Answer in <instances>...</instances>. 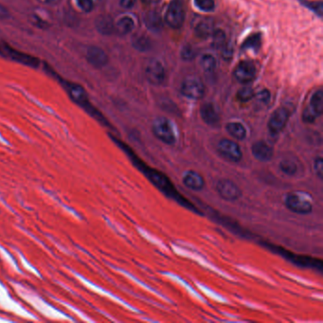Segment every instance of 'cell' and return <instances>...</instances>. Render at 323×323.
<instances>
[{
  "instance_id": "obj_5",
  "label": "cell",
  "mask_w": 323,
  "mask_h": 323,
  "mask_svg": "<svg viewBox=\"0 0 323 323\" xmlns=\"http://www.w3.org/2000/svg\"><path fill=\"white\" fill-rule=\"evenodd\" d=\"M185 8L182 0H171L165 14V21L168 26L178 30L183 26Z\"/></svg>"
},
{
  "instance_id": "obj_23",
  "label": "cell",
  "mask_w": 323,
  "mask_h": 323,
  "mask_svg": "<svg viewBox=\"0 0 323 323\" xmlns=\"http://www.w3.org/2000/svg\"><path fill=\"white\" fill-rule=\"evenodd\" d=\"M309 108L313 112L317 115V117H320L323 113V92L321 89L317 90L313 94L310 100V106Z\"/></svg>"
},
{
  "instance_id": "obj_14",
  "label": "cell",
  "mask_w": 323,
  "mask_h": 323,
  "mask_svg": "<svg viewBox=\"0 0 323 323\" xmlns=\"http://www.w3.org/2000/svg\"><path fill=\"white\" fill-rule=\"evenodd\" d=\"M4 47L8 53V56L11 59L14 60V61L18 62L20 64H23L25 66H32L34 68H36L39 66L40 61L36 57H33V56H31L26 53H20L18 51L14 49L12 46H8V45H5Z\"/></svg>"
},
{
  "instance_id": "obj_31",
  "label": "cell",
  "mask_w": 323,
  "mask_h": 323,
  "mask_svg": "<svg viewBox=\"0 0 323 323\" xmlns=\"http://www.w3.org/2000/svg\"><path fill=\"white\" fill-rule=\"evenodd\" d=\"M195 51L191 45H186L181 49V57L185 61H191L195 58Z\"/></svg>"
},
{
  "instance_id": "obj_8",
  "label": "cell",
  "mask_w": 323,
  "mask_h": 323,
  "mask_svg": "<svg viewBox=\"0 0 323 323\" xmlns=\"http://www.w3.org/2000/svg\"><path fill=\"white\" fill-rule=\"evenodd\" d=\"M180 90L183 96L191 100L202 99L205 95L203 83L195 77H189L185 79Z\"/></svg>"
},
{
  "instance_id": "obj_2",
  "label": "cell",
  "mask_w": 323,
  "mask_h": 323,
  "mask_svg": "<svg viewBox=\"0 0 323 323\" xmlns=\"http://www.w3.org/2000/svg\"><path fill=\"white\" fill-rule=\"evenodd\" d=\"M284 205L289 211L301 215L309 214L313 211L310 194L304 191H292L284 198Z\"/></svg>"
},
{
  "instance_id": "obj_25",
  "label": "cell",
  "mask_w": 323,
  "mask_h": 323,
  "mask_svg": "<svg viewBox=\"0 0 323 323\" xmlns=\"http://www.w3.org/2000/svg\"><path fill=\"white\" fill-rule=\"evenodd\" d=\"M132 45L139 52H147L151 48V46H152L151 41L144 34L136 35L133 38Z\"/></svg>"
},
{
  "instance_id": "obj_24",
  "label": "cell",
  "mask_w": 323,
  "mask_h": 323,
  "mask_svg": "<svg viewBox=\"0 0 323 323\" xmlns=\"http://www.w3.org/2000/svg\"><path fill=\"white\" fill-rule=\"evenodd\" d=\"M262 46V35L261 33H253L244 40L242 49H252L254 52H258Z\"/></svg>"
},
{
  "instance_id": "obj_7",
  "label": "cell",
  "mask_w": 323,
  "mask_h": 323,
  "mask_svg": "<svg viewBox=\"0 0 323 323\" xmlns=\"http://www.w3.org/2000/svg\"><path fill=\"white\" fill-rule=\"evenodd\" d=\"M216 191L219 196L226 201L233 202L242 196V191L235 182L231 179L223 178L216 183Z\"/></svg>"
},
{
  "instance_id": "obj_1",
  "label": "cell",
  "mask_w": 323,
  "mask_h": 323,
  "mask_svg": "<svg viewBox=\"0 0 323 323\" xmlns=\"http://www.w3.org/2000/svg\"><path fill=\"white\" fill-rule=\"evenodd\" d=\"M123 148H125L126 152L129 154V156L132 159L134 164L136 165L139 170L141 171V172L144 173L146 178H148L159 190L162 191L165 195H167L168 197L176 200L178 204L183 206V207L187 208L190 211H193V212H195L197 214H203V212L199 211L194 205L191 203V201H189L187 198H185L183 195H181V193L176 189V187L171 183V180L167 178L163 172L147 166L142 160H140L136 156L135 153L130 151V148L128 146L123 145Z\"/></svg>"
},
{
  "instance_id": "obj_37",
  "label": "cell",
  "mask_w": 323,
  "mask_h": 323,
  "mask_svg": "<svg viewBox=\"0 0 323 323\" xmlns=\"http://www.w3.org/2000/svg\"><path fill=\"white\" fill-rule=\"evenodd\" d=\"M136 4V0H119V5L125 9H131Z\"/></svg>"
},
{
  "instance_id": "obj_20",
  "label": "cell",
  "mask_w": 323,
  "mask_h": 323,
  "mask_svg": "<svg viewBox=\"0 0 323 323\" xmlns=\"http://www.w3.org/2000/svg\"><path fill=\"white\" fill-rule=\"evenodd\" d=\"M226 129L231 137L235 139L243 140L246 138V135H247L246 129H245L244 125H242L241 122H238V121L229 122L226 126Z\"/></svg>"
},
{
  "instance_id": "obj_33",
  "label": "cell",
  "mask_w": 323,
  "mask_h": 323,
  "mask_svg": "<svg viewBox=\"0 0 323 323\" xmlns=\"http://www.w3.org/2000/svg\"><path fill=\"white\" fill-rule=\"evenodd\" d=\"M317 118H318V117L311 110L309 106L304 109V113H303V120H304V122L312 123V122H314L317 119Z\"/></svg>"
},
{
  "instance_id": "obj_4",
  "label": "cell",
  "mask_w": 323,
  "mask_h": 323,
  "mask_svg": "<svg viewBox=\"0 0 323 323\" xmlns=\"http://www.w3.org/2000/svg\"><path fill=\"white\" fill-rule=\"evenodd\" d=\"M154 136L165 144L171 145L177 141L175 128L171 121L164 117H159L154 121L152 126Z\"/></svg>"
},
{
  "instance_id": "obj_16",
  "label": "cell",
  "mask_w": 323,
  "mask_h": 323,
  "mask_svg": "<svg viewBox=\"0 0 323 323\" xmlns=\"http://www.w3.org/2000/svg\"><path fill=\"white\" fill-rule=\"evenodd\" d=\"M182 182L191 191H201L205 187V179L197 171H186L182 178Z\"/></svg>"
},
{
  "instance_id": "obj_27",
  "label": "cell",
  "mask_w": 323,
  "mask_h": 323,
  "mask_svg": "<svg viewBox=\"0 0 323 323\" xmlns=\"http://www.w3.org/2000/svg\"><path fill=\"white\" fill-rule=\"evenodd\" d=\"M280 170L284 172L286 176H294L297 171V165L294 160L286 159H283L280 162Z\"/></svg>"
},
{
  "instance_id": "obj_10",
  "label": "cell",
  "mask_w": 323,
  "mask_h": 323,
  "mask_svg": "<svg viewBox=\"0 0 323 323\" xmlns=\"http://www.w3.org/2000/svg\"><path fill=\"white\" fill-rule=\"evenodd\" d=\"M146 78L154 86H159L164 83L166 71L164 66L159 60L153 59L148 63L145 69Z\"/></svg>"
},
{
  "instance_id": "obj_15",
  "label": "cell",
  "mask_w": 323,
  "mask_h": 323,
  "mask_svg": "<svg viewBox=\"0 0 323 323\" xmlns=\"http://www.w3.org/2000/svg\"><path fill=\"white\" fill-rule=\"evenodd\" d=\"M251 153L255 159L262 162L269 161L273 158V148L263 140H259L251 147Z\"/></svg>"
},
{
  "instance_id": "obj_28",
  "label": "cell",
  "mask_w": 323,
  "mask_h": 323,
  "mask_svg": "<svg viewBox=\"0 0 323 323\" xmlns=\"http://www.w3.org/2000/svg\"><path fill=\"white\" fill-rule=\"evenodd\" d=\"M200 65L206 72H212L216 68L217 62L214 56H212L211 54H205L201 58Z\"/></svg>"
},
{
  "instance_id": "obj_13",
  "label": "cell",
  "mask_w": 323,
  "mask_h": 323,
  "mask_svg": "<svg viewBox=\"0 0 323 323\" xmlns=\"http://www.w3.org/2000/svg\"><path fill=\"white\" fill-rule=\"evenodd\" d=\"M86 60L91 66L96 68H102L108 63V55L99 46H89L86 52Z\"/></svg>"
},
{
  "instance_id": "obj_30",
  "label": "cell",
  "mask_w": 323,
  "mask_h": 323,
  "mask_svg": "<svg viewBox=\"0 0 323 323\" xmlns=\"http://www.w3.org/2000/svg\"><path fill=\"white\" fill-rule=\"evenodd\" d=\"M194 4L203 12H211L215 7L214 0H194Z\"/></svg>"
},
{
  "instance_id": "obj_18",
  "label": "cell",
  "mask_w": 323,
  "mask_h": 323,
  "mask_svg": "<svg viewBox=\"0 0 323 323\" xmlns=\"http://www.w3.org/2000/svg\"><path fill=\"white\" fill-rule=\"evenodd\" d=\"M144 23L149 31L153 33H159L163 28V21L158 12L149 11L145 13Z\"/></svg>"
},
{
  "instance_id": "obj_34",
  "label": "cell",
  "mask_w": 323,
  "mask_h": 323,
  "mask_svg": "<svg viewBox=\"0 0 323 323\" xmlns=\"http://www.w3.org/2000/svg\"><path fill=\"white\" fill-rule=\"evenodd\" d=\"M314 170L318 178L320 179L323 178V159L321 157H317V159L314 160Z\"/></svg>"
},
{
  "instance_id": "obj_32",
  "label": "cell",
  "mask_w": 323,
  "mask_h": 323,
  "mask_svg": "<svg viewBox=\"0 0 323 323\" xmlns=\"http://www.w3.org/2000/svg\"><path fill=\"white\" fill-rule=\"evenodd\" d=\"M222 49V57L226 61H231L233 57V46L231 45V42H228L225 44V46L221 48Z\"/></svg>"
},
{
  "instance_id": "obj_40",
  "label": "cell",
  "mask_w": 323,
  "mask_h": 323,
  "mask_svg": "<svg viewBox=\"0 0 323 323\" xmlns=\"http://www.w3.org/2000/svg\"><path fill=\"white\" fill-rule=\"evenodd\" d=\"M46 2H54V1H56V0H45Z\"/></svg>"
},
{
  "instance_id": "obj_9",
  "label": "cell",
  "mask_w": 323,
  "mask_h": 323,
  "mask_svg": "<svg viewBox=\"0 0 323 323\" xmlns=\"http://www.w3.org/2000/svg\"><path fill=\"white\" fill-rule=\"evenodd\" d=\"M289 116V111L284 107H280L277 110H275L272 113L267 123L269 132L274 135L282 132L288 122Z\"/></svg>"
},
{
  "instance_id": "obj_29",
  "label": "cell",
  "mask_w": 323,
  "mask_h": 323,
  "mask_svg": "<svg viewBox=\"0 0 323 323\" xmlns=\"http://www.w3.org/2000/svg\"><path fill=\"white\" fill-rule=\"evenodd\" d=\"M254 97H255V92L251 86H244L243 88H241L237 93L238 101H240L242 103L250 102Z\"/></svg>"
},
{
  "instance_id": "obj_41",
  "label": "cell",
  "mask_w": 323,
  "mask_h": 323,
  "mask_svg": "<svg viewBox=\"0 0 323 323\" xmlns=\"http://www.w3.org/2000/svg\"><path fill=\"white\" fill-rule=\"evenodd\" d=\"M0 53H1V52H0Z\"/></svg>"
},
{
  "instance_id": "obj_26",
  "label": "cell",
  "mask_w": 323,
  "mask_h": 323,
  "mask_svg": "<svg viewBox=\"0 0 323 323\" xmlns=\"http://www.w3.org/2000/svg\"><path fill=\"white\" fill-rule=\"evenodd\" d=\"M227 43L226 33L223 30H213L211 33V46L215 49H221Z\"/></svg>"
},
{
  "instance_id": "obj_22",
  "label": "cell",
  "mask_w": 323,
  "mask_h": 323,
  "mask_svg": "<svg viewBox=\"0 0 323 323\" xmlns=\"http://www.w3.org/2000/svg\"><path fill=\"white\" fill-rule=\"evenodd\" d=\"M134 27V20L129 16H123L115 24V32H117L120 35H126L132 32Z\"/></svg>"
},
{
  "instance_id": "obj_21",
  "label": "cell",
  "mask_w": 323,
  "mask_h": 323,
  "mask_svg": "<svg viewBox=\"0 0 323 323\" xmlns=\"http://www.w3.org/2000/svg\"><path fill=\"white\" fill-rule=\"evenodd\" d=\"M213 32V24L211 19L200 20L194 28V33L200 38H208Z\"/></svg>"
},
{
  "instance_id": "obj_19",
  "label": "cell",
  "mask_w": 323,
  "mask_h": 323,
  "mask_svg": "<svg viewBox=\"0 0 323 323\" xmlns=\"http://www.w3.org/2000/svg\"><path fill=\"white\" fill-rule=\"evenodd\" d=\"M95 27L98 33L103 35H111L115 32V23L108 15H100L95 20Z\"/></svg>"
},
{
  "instance_id": "obj_39",
  "label": "cell",
  "mask_w": 323,
  "mask_h": 323,
  "mask_svg": "<svg viewBox=\"0 0 323 323\" xmlns=\"http://www.w3.org/2000/svg\"><path fill=\"white\" fill-rule=\"evenodd\" d=\"M144 4H147V5H152V4H157V3H159L160 0H141Z\"/></svg>"
},
{
  "instance_id": "obj_36",
  "label": "cell",
  "mask_w": 323,
  "mask_h": 323,
  "mask_svg": "<svg viewBox=\"0 0 323 323\" xmlns=\"http://www.w3.org/2000/svg\"><path fill=\"white\" fill-rule=\"evenodd\" d=\"M255 97L257 98L258 101H260L264 104H267L270 101L271 94L267 89H264L257 94H255Z\"/></svg>"
},
{
  "instance_id": "obj_38",
  "label": "cell",
  "mask_w": 323,
  "mask_h": 323,
  "mask_svg": "<svg viewBox=\"0 0 323 323\" xmlns=\"http://www.w3.org/2000/svg\"><path fill=\"white\" fill-rule=\"evenodd\" d=\"M8 11L6 10V8H4L3 6L0 5V18H5L8 16Z\"/></svg>"
},
{
  "instance_id": "obj_12",
  "label": "cell",
  "mask_w": 323,
  "mask_h": 323,
  "mask_svg": "<svg viewBox=\"0 0 323 323\" xmlns=\"http://www.w3.org/2000/svg\"><path fill=\"white\" fill-rule=\"evenodd\" d=\"M61 84L67 90V92L71 97V99L74 100L76 103H78L80 106L86 108V106L90 105V103L88 102V99H87L86 90L82 86L76 85V84L68 83L64 80H61Z\"/></svg>"
},
{
  "instance_id": "obj_11",
  "label": "cell",
  "mask_w": 323,
  "mask_h": 323,
  "mask_svg": "<svg viewBox=\"0 0 323 323\" xmlns=\"http://www.w3.org/2000/svg\"><path fill=\"white\" fill-rule=\"evenodd\" d=\"M233 75L241 84H250L256 77V67L251 61H242L238 64Z\"/></svg>"
},
{
  "instance_id": "obj_6",
  "label": "cell",
  "mask_w": 323,
  "mask_h": 323,
  "mask_svg": "<svg viewBox=\"0 0 323 323\" xmlns=\"http://www.w3.org/2000/svg\"><path fill=\"white\" fill-rule=\"evenodd\" d=\"M217 151L223 159L237 163L243 159V152L237 142L231 139H221L217 144Z\"/></svg>"
},
{
  "instance_id": "obj_3",
  "label": "cell",
  "mask_w": 323,
  "mask_h": 323,
  "mask_svg": "<svg viewBox=\"0 0 323 323\" xmlns=\"http://www.w3.org/2000/svg\"><path fill=\"white\" fill-rule=\"evenodd\" d=\"M261 244H262V245H264L266 249H268L269 251L279 253L281 256H283L286 260L290 261L293 264H297L299 266L315 268V269H317L319 272H321V270H322V261L320 259L308 257V256H297L294 253H291L289 251H285L284 249H282L281 246H276L274 244L266 243V242H264V241H262Z\"/></svg>"
},
{
  "instance_id": "obj_17",
  "label": "cell",
  "mask_w": 323,
  "mask_h": 323,
  "mask_svg": "<svg viewBox=\"0 0 323 323\" xmlns=\"http://www.w3.org/2000/svg\"><path fill=\"white\" fill-rule=\"evenodd\" d=\"M200 115L206 125L216 126L220 121V116L215 106L211 103H206L200 108Z\"/></svg>"
},
{
  "instance_id": "obj_35",
  "label": "cell",
  "mask_w": 323,
  "mask_h": 323,
  "mask_svg": "<svg viewBox=\"0 0 323 323\" xmlns=\"http://www.w3.org/2000/svg\"><path fill=\"white\" fill-rule=\"evenodd\" d=\"M77 4L81 8V10L86 13L91 12L94 7L93 0H77Z\"/></svg>"
}]
</instances>
